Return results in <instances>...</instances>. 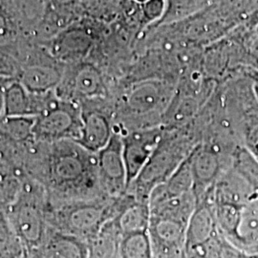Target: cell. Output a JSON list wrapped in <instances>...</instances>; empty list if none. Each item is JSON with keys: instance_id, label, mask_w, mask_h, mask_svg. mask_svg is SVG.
<instances>
[{"instance_id": "obj_11", "label": "cell", "mask_w": 258, "mask_h": 258, "mask_svg": "<svg viewBox=\"0 0 258 258\" xmlns=\"http://www.w3.org/2000/svg\"><path fill=\"white\" fill-rule=\"evenodd\" d=\"M232 149H227L217 143L209 141L201 142L194 148L188 159L197 200L213 187Z\"/></svg>"}, {"instance_id": "obj_2", "label": "cell", "mask_w": 258, "mask_h": 258, "mask_svg": "<svg viewBox=\"0 0 258 258\" xmlns=\"http://www.w3.org/2000/svg\"><path fill=\"white\" fill-rule=\"evenodd\" d=\"M22 172L42 185L50 203L106 196L99 180L96 153L72 140L34 142L28 148Z\"/></svg>"}, {"instance_id": "obj_10", "label": "cell", "mask_w": 258, "mask_h": 258, "mask_svg": "<svg viewBox=\"0 0 258 258\" xmlns=\"http://www.w3.org/2000/svg\"><path fill=\"white\" fill-rule=\"evenodd\" d=\"M82 130L77 143L93 153L99 152L114 134V104L108 99L83 102Z\"/></svg>"}, {"instance_id": "obj_14", "label": "cell", "mask_w": 258, "mask_h": 258, "mask_svg": "<svg viewBox=\"0 0 258 258\" xmlns=\"http://www.w3.org/2000/svg\"><path fill=\"white\" fill-rule=\"evenodd\" d=\"M219 235L221 234L218 231L208 192L197 200L195 210L187 223L184 255L208 245Z\"/></svg>"}, {"instance_id": "obj_22", "label": "cell", "mask_w": 258, "mask_h": 258, "mask_svg": "<svg viewBox=\"0 0 258 258\" xmlns=\"http://www.w3.org/2000/svg\"><path fill=\"white\" fill-rule=\"evenodd\" d=\"M150 219L148 203L134 200L116 217L121 234L148 231Z\"/></svg>"}, {"instance_id": "obj_26", "label": "cell", "mask_w": 258, "mask_h": 258, "mask_svg": "<svg viewBox=\"0 0 258 258\" xmlns=\"http://www.w3.org/2000/svg\"><path fill=\"white\" fill-rule=\"evenodd\" d=\"M143 15L148 23H154L161 19L166 9V0H148L142 5Z\"/></svg>"}, {"instance_id": "obj_20", "label": "cell", "mask_w": 258, "mask_h": 258, "mask_svg": "<svg viewBox=\"0 0 258 258\" xmlns=\"http://www.w3.org/2000/svg\"><path fill=\"white\" fill-rule=\"evenodd\" d=\"M4 116L34 117L33 93L28 91L16 79H12L5 89Z\"/></svg>"}, {"instance_id": "obj_31", "label": "cell", "mask_w": 258, "mask_h": 258, "mask_svg": "<svg viewBox=\"0 0 258 258\" xmlns=\"http://www.w3.org/2000/svg\"><path fill=\"white\" fill-rule=\"evenodd\" d=\"M131 1H133V2H135V3H137V4H140V5H143V4H145L146 2H148V0H131Z\"/></svg>"}, {"instance_id": "obj_27", "label": "cell", "mask_w": 258, "mask_h": 258, "mask_svg": "<svg viewBox=\"0 0 258 258\" xmlns=\"http://www.w3.org/2000/svg\"><path fill=\"white\" fill-rule=\"evenodd\" d=\"M21 64L12 55L0 51V77L17 79Z\"/></svg>"}, {"instance_id": "obj_16", "label": "cell", "mask_w": 258, "mask_h": 258, "mask_svg": "<svg viewBox=\"0 0 258 258\" xmlns=\"http://www.w3.org/2000/svg\"><path fill=\"white\" fill-rule=\"evenodd\" d=\"M64 66L61 67L51 60L31 61L21 64L18 80L28 91L46 93L55 90L60 83Z\"/></svg>"}, {"instance_id": "obj_18", "label": "cell", "mask_w": 258, "mask_h": 258, "mask_svg": "<svg viewBox=\"0 0 258 258\" xmlns=\"http://www.w3.org/2000/svg\"><path fill=\"white\" fill-rule=\"evenodd\" d=\"M120 231L116 218L107 222L88 242L87 258H120Z\"/></svg>"}, {"instance_id": "obj_12", "label": "cell", "mask_w": 258, "mask_h": 258, "mask_svg": "<svg viewBox=\"0 0 258 258\" xmlns=\"http://www.w3.org/2000/svg\"><path fill=\"white\" fill-rule=\"evenodd\" d=\"M96 156L102 192L112 198L123 196L127 192V176L120 132L114 130L109 143Z\"/></svg>"}, {"instance_id": "obj_9", "label": "cell", "mask_w": 258, "mask_h": 258, "mask_svg": "<svg viewBox=\"0 0 258 258\" xmlns=\"http://www.w3.org/2000/svg\"><path fill=\"white\" fill-rule=\"evenodd\" d=\"M82 108L80 104L57 98L52 105L35 117L33 134L40 143H55L64 140L78 141L82 130Z\"/></svg>"}, {"instance_id": "obj_21", "label": "cell", "mask_w": 258, "mask_h": 258, "mask_svg": "<svg viewBox=\"0 0 258 258\" xmlns=\"http://www.w3.org/2000/svg\"><path fill=\"white\" fill-rule=\"evenodd\" d=\"M35 117H6L0 120V134L9 142L20 147H26L35 137L33 128Z\"/></svg>"}, {"instance_id": "obj_15", "label": "cell", "mask_w": 258, "mask_h": 258, "mask_svg": "<svg viewBox=\"0 0 258 258\" xmlns=\"http://www.w3.org/2000/svg\"><path fill=\"white\" fill-rule=\"evenodd\" d=\"M94 42L92 32L82 26L62 30L52 42V54L57 61L67 64L82 62Z\"/></svg>"}, {"instance_id": "obj_5", "label": "cell", "mask_w": 258, "mask_h": 258, "mask_svg": "<svg viewBox=\"0 0 258 258\" xmlns=\"http://www.w3.org/2000/svg\"><path fill=\"white\" fill-rule=\"evenodd\" d=\"M217 97L233 138L258 162V102L251 71L245 69L231 76Z\"/></svg>"}, {"instance_id": "obj_7", "label": "cell", "mask_w": 258, "mask_h": 258, "mask_svg": "<svg viewBox=\"0 0 258 258\" xmlns=\"http://www.w3.org/2000/svg\"><path fill=\"white\" fill-rule=\"evenodd\" d=\"M48 203L42 185L24 177L17 199L7 210V219L25 255L37 253L45 241L50 229L47 221Z\"/></svg>"}, {"instance_id": "obj_25", "label": "cell", "mask_w": 258, "mask_h": 258, "mask_svg": "<svg viewBox=\"0 0 258 258\" xmlns=\"http://www.w3.org/2000/svg\"><path fill=\"white\" fill-rule=\"evenodd\" d=\"M0 258H24V249L9 223L0 225Z\"/></svg>"}, {"instance_id": "obj_32", "label": "cell", "mask_w": 258, "mask_h": 258, "mask_svg": "<svg viewBox=\"0 0 258 258\" xmlns=\"http://www.w3.org/2000/svg\"><path fill=\"white\" fill-rule=\"evenodd\" d=\"M256 258H258V256H257V257H256Z\"/></svg>"}, {"instance_id": "obj_1", "label": "cell", "mask_w": 258, "mask_h": 258, "mask_svg": "<svg viewBox=\"0 0 258 258\" xmlns=\"http://www.w3.org/2000/svg\"><path fill=\"white\" fill-rule=\"evenodd\" d=\"M209 198L222 237L258 256V162L246 148H233Z\"/></svg>"}, {"instance_id": "obj_30", "label": "cell", "mask_w": 258, "mask_h": 258, "mask_svg": "<svg viewBox=\"0 0 258 258\" xmlns=\"http://www.w3.org/2000/svg\"><path fill=\"white\" fill-rule=\"evenodd\" d=\"M9 35V23L6 18L0 14V41L4 40Z\"/></svg>"}, {"instance_id": "obj_19", "label": "cell", "mask_w": 258, "mask_h": 258, "mask_svg": "<svg viewBox=\"0 0 258 258\" xmlns=\"http://www.w3.org/2000/svg\"><path fill=\"white\" fill-rule=\"evenodd\" d=\"M212 0H166V9L156 26H168L184 22L208 9Z\"/></svg>"}, {"instance_id": "obj_13", "label": "cell", "mask_w": 258, "mask_h": 258, "mask_svg": "<svg viewBox=\"0 0 258 258\" xmlns=\"http://www.w3.org/2000/svg\"><path fill=\"white\" fill-rule=\"evenodd\" d=\"M165 132L159 125L151 128L137 129L120 133L122 154L126 168L127 188L138 177L154 153Z\"/></svg>"}, {"instance_id": "obj_29", "label": "cell", "mask_w": 258, "mask_h": 258, "mask_svg": "<svg viewBox=\"0 0 258 258\" xmlns=\"http://www.w3.org/2000/svg\"><path fill=\"white\" fill-rule=\"evenodd\" d=\"M49 1H50L51 7L55 11L69 8L78 2V0H49Z\"/></svg>"}, {"instance_id": "obj_23", "label": "cell", "mask_w": 258, "mask_h": 258, "mask_svg": "<svg viewBox=\"0 0 258 258\" xmlns=\"http://www.w3.org/2000/svg\"><path fill=\"white\" fill-rule=\"evenodd\" d=\"M120 258H153L148 231L123 234L120 239Z\"/></svg>"}, {"instance_id": "obj_17", "label": "cell", "mask_w": 258, "mask_h": 258, "mask_svg": "<svg viewBox=\"0 0 258 258\" xmlns=\"http://www.w3.org/2000/svg\"><path fill=\"white\" fill-rule=\"evenodd\" d=\"M88 242L77 236L49 229L42 247L28 258H87Z\"/></svg>"}, {"instance_id": "obj_28", "label": "cell", "mask_w": 258, "mask_h": 258, "mask_svg": "<svg viewBox=\"0 0 258 258\" xmlns=\"http://www.w3.org/2000/svg\"><path fill=\"white\" fill-rule=\"evenodd\" d=\"M12 78L0 77V120L4 117V96L5 89Z\"/></svg>"}, {"instance_id": "obj_6", "label": "cell", "mask_w": 258, "mask_h": 258, "mask_svg": "<svg viewBox=\"0 0 258 258\" xmlns=\"http://www.w3.org/2000/svg\"><path fill=\"white\" fill-rule=\"evenodd\" d=\"M184 127L165 128L163 138L154 153L127 188V192L136 201L148 203L152 190L166 182L199 144L192 131L184 130Z\"/></svg>"}, {"instance_id": "obj_4", "label": "cell", "mask_w": 258, "mask_h": 258, "mask_svg": "<svg viewBox=\"0 0 258 258\" xmlns=\"http://www.w3.org/2000/svg\"><path fill=\"white\" fill-rule=\"evenodd\" d=\"M134 200V197L126 192L119 198L102 196L66 203L49 202L47 221L55 231L89 242L107 222L120 215Z\"/></svg>"}, {"instance_id": "obj_8", "label": "cell", "mask_w": 258, "mask_h": 258, "mask_svg": "<svg viewBox=\"0 0 258 258\" xmlns=\"http://www.w3.org/2000/svg\"><path fill=\"white\" fill-rule=\"evenodd\" d=\"M55 93L61 100L81 105L83 102L108 99L109 86L98 67L82 61L65 65Z\"/></svg>"}, {"instance_id": "obj_3", "label": "cell", "mask_w": 258, "mask_h": 258, "mask_svg": "<svg viewBox=\"0 0 258 258\" xmlns=\"http://www.w3.org/2000/svg\"><path fill=\"white\" fill-rule=\"evenodd\" d=\"M175 92V85L166 79L147 78L132 83L114 104V129L122 133L163 125Z\"/></svg>"}, {"instance_id": "obj_24", "label": "cell", "mask_w": 258, "mask_h": 258, "mask_svg": "<svg viewBox=\"0 0 258 258\" xmlns=\"http://www.w3.org/2000/svg\"><path fill=\"white\" fill-rule=\"evenodd\" d=\"M23 177L8 166L0 164V211L7 212L8 208L19 195Z\"/></svg>"}]
</instances>
